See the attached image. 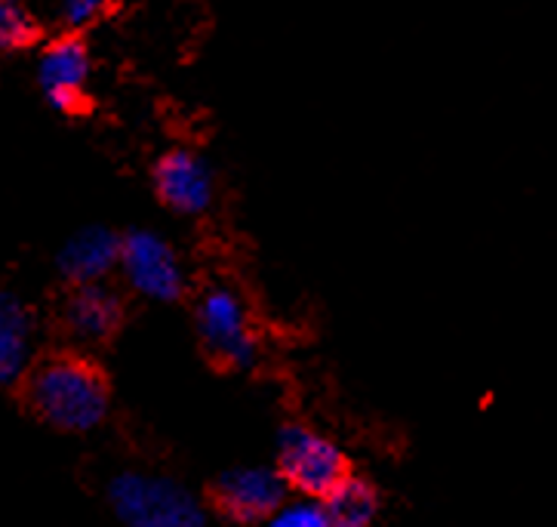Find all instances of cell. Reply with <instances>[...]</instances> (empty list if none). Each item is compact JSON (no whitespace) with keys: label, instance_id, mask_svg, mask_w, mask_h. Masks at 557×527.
I'll return each mask as SVG.
<instances>
[{"label":"cell","instance_id":"cell-1","mask_svg":"<svg viewBox=\"0 0 557 527\" xmlns=\"http://www.w3.org/2000/svg\"><path fill=\"white\" fill-rule=\"evenodd\" d=\"M25 401L37 419L59 432H90L109 417V382L77 355H55L25 373Z\"/></svg>","mask_w":557,"mask_h":527},{"label":"cell","instance_id":"cell-2","mask_svg":"<svg viewBox=\"0 0 557 527\" xmlns=\"http://www.w3.org/2000/svg\"><path fill=\"white\" fill-rule=\"evenodd\" d=\"M109 500L124 527H207L195 493L163 475H117L109 485Z\"/></svg>","mask_w":557,"mask_h":527},{"label":"cell","instance_id":"cell-3","mask_svg":"<svg viewBox=\"0 0 557 527\" xmlns=\"http://www.w3.org/2000/svg\"><path fill=\"white\" fill-rule=\"evenodd\" d=\"M274 473L281 475L287 491L302 493L308 500H324L351 475L339 444L302 422L281 429Z\"/></svg>","mask_w":557,"mask_h":527},{"label":"cell","instance_id":"cell-4","mask_svg":"<svg viewBox=\"0 0 557 527\" xmlns=\"http://www.w3.org/2000/svg\"><path fill=\"white\" fill-rule=\"evenodd\" d=\"M198 333L203 348L222 367L250 370L259 358V336L250 321V309L234 287H207L195 309Z\"/></svg>","mask_w":557,"mask_h":527},{"label":"cell","instance_id":"cell-5","mask_svg":"<svg viewBox=\"0 0 557 527\" xmlns=\"http://www.w3.org/2000/svg\"><path fill=\"white\" fill-rule=\"evenodd\" d=\"M117 269L133 291L154 303H173L185 291L180 254L151 229H133L121 237Z\"/></svg>","mask_w":557,"mask_h":527},{"label":"cell","instance_id":"cell-6","mask_svg":"<svg viewBox=\"0 0 557 527\" xmlns=\"http://www.w3.org/2000/svg\"><path fill=\"white\" fill-rule=\"evenodd\" d=\"M284 503H287V485L269 466L228 469L213 485V506L237 525L269 522Z\"/></svg>","mask_w":557,"mask_h":527},{"label":"cell","instance_id":"cell-7","mask_svg":"<svg viewBox=\"0 0 557 527\" xmlns=\"http://www.w3.org/2000/svg\"><path fill=\"white\" fill-rule=\"evenodd\" d=\"M154 192L163 207L182 217H198L213 204V170L191 148H173L151 170Z\"/></svg>","mask_w":557,"mask_h":527},{"label":"cell","instance_id":"cell-8","mask_svg":"<svg viewBox=\"0 0 557 527\" xmlns=\"http://www.w3.org/2000/svg\"><path fill=\"white\" fill-rule=\"evenodd\" d=\"M90 50L77 37H59L53 40L37 62V81L47 102L55 111H74L84 99L87 81H90Z\"/></svg>","mask_w":557,"mask_h":527},{"label":"cell","instance_id":"cell-9","mask_svg":"<svg viewBox=\"0 0 557 527\" xmlns=\"http://www.w3.org/2000/svg\"><path fill=\"white\" fill-rule=\"evenodd\" d=\"M117 254H121V237L106 225H87L62 244L55 262L62 278L81 287V284H102L117 269Z\"/></svg>","mask_w":557,"mask_h":527},{"label":"cell","instance_id":"cell-10","mask_svg":"<svg viewBox=\"0 0 557 527\" xmlns=\"http://www.w3.org/2000/svg\"><path fill=\"white\" fill-rule=\"evenodd\" d=\"M62 318H65V328L74 340L102 343V340H111L121 328L124 303L111 287H106V281L102 284H81L65 299Z\"/></svg>","mask_w":557,"mask_h":527},{"label":"cell","instance_id":"cell-11","mask_svg":"<svg viewBox=\"0 0 557 527\" xmlns=\"http://www.w3.org/2000/svg\"><path fill=\"white\" fill-rule=\"evenodd\" d=\"M35 318L16 293L0 291V389H10L32 370Z\"/></svg>","mask_w":557,"mask_h":527},{"label":"cell","instance_id":"cell-12","mask_svg":"<svg viewBox=\"0 0 557 527\" xmlns=\"http://www.w3.org/2000/svg\"><path fill=\"white\" fill-rule=\"evenodd\" d=\"M330 527H373L379 515V493L370 481L348 475L339 488L321 500Z\"/></svg>","mask_w":557,"mask_h":527},{"label":"cell","instance_id":"cell-13","mask_svg":"<svg viewBox=\"0 0 557 527\" xmlns=\"http://www.w3.org/2000/svg\"><path fill=\"white\" fill-rule=\"evenodd\" d=\"M35 19L18 0H0V50H18L32 44Z\"/></svg>","mask_w":557,"mask_h":527},{"label":"cell","instance_id":"cell-14","mask_svg":"<svg viewBox=\"0 0 557 527\" xmlns=\"http://www.w3.org/2000/svg\"><path fill=\"white\" fill-rule=\"evenodd\" d=\"M269 527H330L326 512L321 500H296V503H284L281 510L269 518Z\"/></svg>","mask_w":557,"mask_h":527},{"label":"cell","instance_id":"cell-15","mask_svg":"<svg viewBox=\"0 0 557 527\" xmlns=\"http://www.w3.org/2000/svg\"><path fill=\"white\" fill-rule=\"evenodd\" d=\"M106 10H109V0H65L62 3V16L72 28H87Z\"/></svg>","mask_w":557,"mask_h":527}]
</instances>
